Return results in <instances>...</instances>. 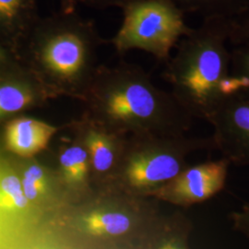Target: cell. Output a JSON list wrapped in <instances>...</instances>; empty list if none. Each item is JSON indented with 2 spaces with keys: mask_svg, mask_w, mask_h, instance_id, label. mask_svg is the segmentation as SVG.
Here are the masks:
<instances>
[{
  "mask_svg": "<svg viewBox=\"0 0 249 249\" xmlns=\"http://www.w3.org/2000/svg\"><path fill=\"white\" fill-rule=\"evenodd\" d=\"M21 185L27 199H36L45 191L44 171L37 165H32L25 171Z\"/></svg>",
  "mask_w": 249,
  "mask_h": 249,
  "instance_id": "18",
  "label": "cell"
},
{
  "mask_svg": "<svg viewBox=\"0 0 249 249\" xmlns=\"http://www.w3.org/2000/svg\"><path fill=\"white\" fill-rule=\"evenodd\" d=\"M102 80L96 99L104 114L113 120L142 127L168 124L179 131L190 126L192 117L137 68L125 66L106 72Z\"/></svg>",
  "mask_w": 249,
  "mask_h": 249,
  "instance_id": "3",
  "label": "cell"
},
{
  "mask_svg": "<svg viewBox=\"0 0 249 249\" xmlns=\"http://www.w3.org/2000/svg\"><path fill=\"white\" fill-rule=\"evenodd\" d=\"M192 223L183 215H179L171 223H166L151 243L150 249H191L190 234Z\"/></svg>",
  "mask_w": 249,
  "mask_h": 249,
  "instance_id": "13",
  "label": "cell"
},
{
  "mask_svg": "<svg viewBox=\"0 0 249 249\" xmlns=\"http://www.w3.org/2000/svg\"><path fill=\"white\" fill-rule=\"evenodd\" d=\"M22 66L18 56L0 42V75L17 71Z\"/></svg>",
  "mask_w": 249,
  "mask_h": 249,
  "instance_id": "20",
  "label": "cell"
},
{
  "mask_svg": "<svg viewBox=\"0 0 249 249\" xmlns=\"http://www.w3.org/2000/svg\"><path fill=\"white\" fill-rule=\"evenodd\" d=\"M41 16L38 0H0V42L18 58Z\"/></svg>",
  "mask_w": 249,
  "mask_h": 249,
  "instance_id": "8",
  "label": "cell"
},
{
  "mask_svg": "<svg viewBox=\"0 0 249 249\" xmlns=\"http://www.w3.org/2000/svg\"><path fill=\"white\" fill-rule=\"evenodd\" d=\"M136 0H80V4H84L89 8L95 9H107L111 7L124 9Z\"/></svg>",
  "mask_w": 249,
  "mask_h": 249,
  "instance_id": "22",
  "label": "cell"
},
{
  "mask_svg": "<svg viewBox=\"0 0 249 249\" xmlns=\"http://www.w3.org/2000/svg\"><path fill=\"white\" fill-rule=\"evenodd\" d=\"M12 75L0 79V118L30 108L40 98V92L33 80L27 75Z\"/></svg>",
  "mask_w": 249,
  "mask_h": 249,
  "instance_id": "10",
  "label": "cell"
},
{
  "mask_svg": "<svg viewBox=\"0 0 249 249\" xmlns=\"http://www.w3.org/2000/svg\"><path fill=\"white\" fill-rule=\"evenodd\" d=\"M87 148L93 166L97 171L106 172L112 166L114 153L103 136L100 134H90L87 139Z\"/></svg>",
  "mask_w": 249,
  "mask_h": 249,
  "instance_id": "17",
  "label": "cell"
},
{
  "mask_svg": "<svg viewBox=\"0 0 249 249\" xmlns=\"http://www.w3.org/2000/svg\"><path fill=\"white\" fill-rule=\"evenodd\" d=\"M21 181L15 176H8L0 183V207L7 210H20L28 205Z\"/></svg>",
  "mask_w": 249,
  "mask_h": 249,
  "instance_id": "16",
  "label": "cell"
},
{
  "mask_svg": "<svg viewBox=\"0 0 249 249\" xmlns=\"http://www.w3.org/2000/svg\"><path fill=\"white\" fill-rule=\"evenodd\" d=\"M206 150H215L212 137L149 144L128 160L126 181L135 190L157 191L188 166L185 160L188 153Z\"/></svg>",
  "mask_w": 249,
  "mask_h": 249,
  "instance_id": "5",
  "label": "cell"
},
{
  "mask_svg": "<svg viewBox=\"0 0 249 249\" xmlns=\"http://www.w3.org/2000/svg\"><path fill=\"white\" fill-rule=\"evenodd\" d=\"M230 162L222 158L187 166L177 178L156 191V196L181 207L211 199L226 186Z\"/></svg>",
  "mask_w": 249,
  "mask_h": 249,
  "instance_id": "7",
  "label": "cell"
},
{
  "mask_svg": "<svg viewBox=\"0 0 249 249\" xmlns=\"http://www.w3.org/2000/svg\"><path fill=\"white\" fill-rule=\"evenodd\" d=\"M228 34L231 45H244L249 43V7L240 15L229 19Z\"/></svg>",
  "mask_w": 249,
  "mask_h": 249,
  "instance_id": "19",
  "label": "cell"
},
{
  "mask_svg": "<svg viewBox=\"0 0 249 249\" xmlns=\"http://www.w3.org/2000/svg\"><path fill=\"white\" fill-rule=\"evenodd\" d=\"M185 14L196 13L209 18H230L249 7V0H172Z\"/></svg>",
  "mask_w": 249,
  "mask_h": 249,
  "instance_id": "11",
  "label": "cell"
},
{
  "mask_svg": "<svg viewBox=\"0 0 249 249\" xmlns=\"http://www.w3.org/2000/svg\"><path fill=\"white\" fill-rule=\"evenodd\" d=\"M60 164L64 176L69 182H80L88 171V153L79 146L71 147L61 154Z\"/></svg>",
  "mask_w": 249,
  "mask_h": 249,
  "instance_id": "14",
  "label": "cell"
},
{
  "mask_svg": "<svg viewBox=\"0 0 249 249\" xmlns=\"http://www.w3.org/2000/svg\"><path fill=\"white\" fill-rule=\"evenodd\" d=\"M233 229L249 239V201L230 214Z\"/></svg>",
  "mask_w": 249,
  "mask_h": 249,
  "instance_id": "21",
  "label": "cell"
},
{
  "mask_svg": "<svg viewBox=\"0 0 249 249\" xmlns=\"http://www.w3.org/2000/svg\"><path fill=\"white\" fill-rule=\"evenodd\" d=\"M80 0H60V11L65 13H72L77 11Z\"/></svg>",
  "mask_w": 249,
  "mask_h": 249,
  "instance_id": "23",
  "label": "cell"
},
{
  "mask_svg": "<svg viewBox=\"0 0 249 249\" xmlns=\"http://www.w3.org/2000/svg\"><path fill=\"white\" fill-rule=\"evenodd\" d=\"M56 128L43 121L19 117L10 121L6 128L9 150L21 157H31L48 145Z\"/></svg>",
  "mask_w": 249,
  "mask_h": 249,
  "instance_id": "9",
  "label": "cell"
},
{
  "mask_svg": "<svg viewBox=\"0 0 249 249\" xmlns=\"http://www.w3.org/2000/svg\"><path fill=\"white\" fill-rule=\"evenodd\" d=\"M83 223L86 230L94 235H121L130 231L133 225L132 218L123 213H91Z\"/></svg>",
  "mask_w": 249,
  "mask_h": 249,
  "instance_id": "12",
  "label": "cell"
},
{
  "mask_svg": "<svg viewBox=\"0 0 249 249\" xmlns=\"http://www.w3.org/2000/svg\"><path fill=\"white\" fill-rule=\"evenodd\" d=\"M95 24L76 12L39 18L20 51L22 65L55 86L73 89L92 71L104 44Z\"/></svg>",
  "mask_w": 249,
  "mask_h": 249,
  "instance_id": "2",
  "label": "cell"
},
{
  "mask_svg": "<svg viewBox=\"0 0 249 249\" xmlns=\"http://www.w3.org/2000/svg\"><path fill=\"white\" fill-rule=\"evenodd\" d=\"M231 74L238 85V92L249 96V43L231 49Z\"/></svg>",
  "mask_w": 249,
  "mask_h": 249,
  "instance_id": "15",
  "label": "cell"
},
{
  "mask_svg": "<svg viewBox=\"0 0 249 249\" xmlns=\"http://www.w3.org/2000/svg\"><path fill=\"white\" fill-rule=\"evenodd\" d=\"M228 18L203 19L167 61L173 97L187 115L209 122L229 96L239 91L231 74Z\"/></svg>",
  "mask_w": 249,
  "mask_h": 249,
  "instance_id": "1",
  "label": "cell"
},
{
  "mask_svg": "<svg viewBox=\"0 0 249 249\" xmlns=\"http://www.w3.org/2000/svg\"><path fill=\"white\" fill-rule=\"evenodd\" d=\"M209 123L215 150L230 164L249 166V96L237 92L225 99Z\"/></svg>",
  "mask_w": 249,
  "mask_h": 249,
  "instance_id": "6",
  "label": "cell"
},
{
  "mask_svg": "<svg viewBox=\"0 0 249 249\" xmlns=\"http://www.w3.org/2000/svg\"><path fill=\"white\" fill-rule=\"evenodd\" d=\"M122 10V25L110 41L120 54L137 49L168 61L172 50L193 30L172 0H136Z\"/></svg>",
  "mask_w": 249,
  "mask_h": 249,
  "instance_id": "4",
  "label": "cell"
}]
</instances>
